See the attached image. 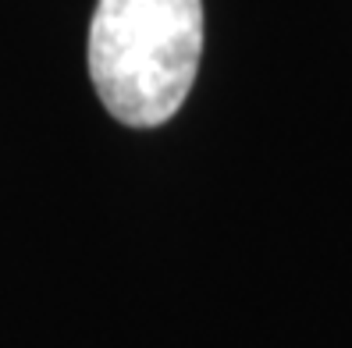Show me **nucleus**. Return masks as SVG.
<instances>
[{"label":"nucleus","mask_w":352,"mask_h":348,"mask_svg":"<svg viewBox=\"0 0 352 348\" xmlns=\"http://www.w3.org/2000/svg\"><path fill=\"white\" fill-rule=\"evenodd\" d=\"M203 57V0H100L89 25V78L129 128L171 121Z\"/></svg>","instance_id":"nucleus-1"}]
</instances>
